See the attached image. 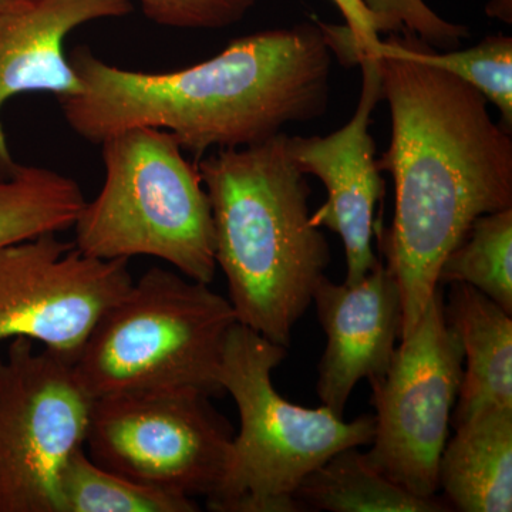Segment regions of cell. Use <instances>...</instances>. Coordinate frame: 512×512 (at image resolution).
I'll return each instance as SVG.
<instances>
[{
  "mask_svg": "<svg viewBox=\"0 0 512 512\" xmlns=\"http://www.w3.org/2000/svg\"><path fill=\"white\" fill-rule=\"evenodd\" d=\"M392 120L377 161L396 191L392 227L376 235L402 293L400 339L440 288L441 262L478 217L512 208L511 131L495 123L470 84L404 56L392 39L370 55Z\"/></svg>",
  "mask_w": 512,
  "mask_h": 512,
  "instance_id": "6da1fadb",
  "label": "cell"
},
{
  "mask_svg": "<svg viewBox=\"0 0 512 512\" xmlns=\"http://www.w3.org/2000/svg\"><path fill=\"white\" fill-rule=\"evenodd\" d=\"M80 92L60 99L64 119L90 143L130 128L168 131L200 158L254 146L329 106L332 50L318 22L242 36L173 72L113 66L79 46L69 56Z\"/></svg>",
  "mask_w": 512,
  "mask_h": 512,
  "instance_id": "7a4b0ae2",
  "label": "cell"
},
{
  "mask_svg": "<svg viewBox=\"0 0 512 512\" xmlns=\"http://www.w3.org/2000/svg\"><path fill=\"white\" fill-rule=\"evenodd\" d=\"M197 165L211 205L215 262L238 322L288 349L330 264L289 136L215 150Z\"/></svg>",
  "mask_w": 512,
  "mask_h": 512,
  "instance_id": "3957f363",
  "label": "cell"
},
{
  "mask_svg": "<svg viewBox=\"0 0 512 512\" xmlns=\"http://www.w3.org/2000/svg\"><path fill=\"white\" fill-rule=\"evenodd\" d=\"M285 356V348L242 323L229 330L221 384L237 404L239 431L208 510L301 512L293 495L303 478L339 451L372 443L375 416L345 421L328 407L306 409L284 399L272 373Z\"/></svg>",
  "mask_w": 512,
  "mask_h": 512,
  "instance_id": "277c9868",
  "label": "cell"
},
{
  "mask_svg": "<svg viewBox=\"0 0 512 512\" xmlns=\"http://www.w3.org/2000/svg\"><path fill=\"white\" fill-rule=\"evenodd\" d=\"M237 322L210 284L151 268L101 316L74 369L93 400L163 389L224 396L222 356Z\"/></svg>",
  "mask_w": 512,
  "mask_h": 512,
  "instance_id": "5b68a950",
  "label": "cell"
},
{
  "mask_svg": "<svg viewBox=\"0 0 512 512\" xmlns=\"http://www.w3.org/2000/svg\"><path fill=\"white\" fill-rule=\"evenodd\" d=\"M104 183L74 224V247L99 259L153 256L211 284L215 262L210 200L197 164L177 138L137 127L103 143Z\"/></svg>",
  "mask_w": 512,
  "mask_h": 512,
  "instance_id": "8992f818",
  "label": "cell"
},
{
  "mask_svg": "<svg viewBox=\"0 0 512 512\" xmlns=\"http://www.w3.org/2000/svg\"><path fill=\"white\" fill-rule=\"evenodd\" d=\"M211 399L194 389L143 390L94 399L87 453L136 483L210 500L227 471L235 436Z\"/></svg>",
  "mask_w": 512,
  "mask_h": 512,
  "instance_id": "52a82bcc",
  "label": "cell"
},
{
  "mask_svg": "<svg viewBox=\"0 0 512 512\" xmlns=\"http://www.w3.org/2000/svg\"><path fill=\"white\" fill-rule=\"evenodd\" d=\"M92 404L72 360L12 339L0 356V512H62L60 478L86 447Z\"/></svg>",
  "mask_w": 512,
  "mask_h": 512,
  "instance_id": "ba28073f",
  "label": "cell"
},
{
  "mask_svg": "<svg viewBox=\"0 0 512 512\" xmlns=\"http://www.w3.org/2000/svg\"><path fill=\"white\" fill-rule=\"evenodd\" d=\"M463 349L444 315L440 288L392 357L370 383L375 437L367 451L377 471L419 497H437L439 461L456 406Z\"/></svg>",
  "mask_w": 512,
  "mask_h": 512,
  "instance_id": "9c48e42d",
  "label": "cell"
},
{
  "mask_svg": "<svg viewBox=\"0 0 512 512\" xmlns=\"http://www.w3.org/2000/svg\"><path fill=\"white\" fill-rule=\"evenodd\" d=\"M131 284L126 259L93 258L57 234L0 248V342L30 339L74 362Z\"/></svg>",
  "mask_w": 512,
  "mask_h": 512,
  "instance_id": "30bf717a",
  "label": "cell"
},
{
  "mask_svg": "<svg viewBox=\"0 0 512 512\" xmlns=\"http://www.w3.org/2000/svg\"><path fill=\"white\" fill-rule=\"evenodd\" d=\"M357 64L362 67V90L349 123L329 136H289V151L299 170L318 177L328 191V200L312 222L342 238L348 285L362 281L379 262L373 251L375 210L384 194L370 134L373 111L383 100L382 80L373 57L362 56Z\"/></svg>",
  "mask_w": 512,
  "mask_h": 512,
  "instance_id": "8fae6325",
  "label": "cell"
},
{
  "mask_svg": "<svg viewBox=\"0 0 512 512\" xmlns=\"http://www.w3.org/2000/svg\"><path fill=\"white\" fill-rule=\"evenodd\" d=\"M326 348L319 363L322 406L345 417L350 394L360 380L386 375L402 333V293L382 262L355 285L320 279L313 291Z\"/></svg>",
  "mask_w": 512,
  "mask_h": 512,
  "instance_id": "7c38bea8",
  "label": "cell"
},
{
  "mask_svg": "<svg viewBox=\"0 0 512 512\" xmlns=\"http://www.w3.org/2000/svg\"><path fill=\"white\" fill-rule=\"evenodd\" d=\"M131 12L130 0H12L0 12V111L19 94L52 93L60 100L79 93L64 40L86 23ZM18 165L0 121V173Z\"/></svg>",
  "mask_w": 512,
  "mask_h": 512,
  "instance_id": "4fadbf2b",
  "label": "cell"
},
{
  "mask_svg": "<svg viewBox=\"0 0 512 512\" xmlns=\"http://www.w3.org/2000/svg\"><path fill=\"white\" fill-rule=\"evenodd\" d=\"M444 315L466 363L451 427L485 410L512 407L511 313L473 286L453 284Z\"/></svg>",
  "mask_w": 512,
  "mask_h": 512,
  "instance_id": "5bb4252c",
  "label": "cell"
},
{
  "mask_svg": "<svg viewBox=\"0 0 512 512\" xmlns=\"http://www.w3.org/2000/svg\"><path fill=\"white\" fill-rule=\"evenodd\" d=\"M439 461V490L451 511H512V407L454 427Z\"/></svg>",
  "mask_w": 512,
  "mask_h": 512,
  "instance_id": "9a60e30c",
  "label": "cell"
},
{
  "mask_svg": "<svg viewBox=\"0 0 512 512\" xmlns=\"http://www.w3.org/2000/svg\"><path fill=\"white\" fill-rule=\"evenodd\" d=\"M359 448L339 451L303 478L293 495L299 511H451L443 498L419 497L393 483L369 463Z\"/></svg>",
  "mask_w": 512,
  "mask_h": 512,
  "instance_id": "2e32d148",
  "label": "cell"
},
{
  "mask_svg": "<svg viewBox=\"0 0 512 512\" xmlns=\"http://www.w3.org/2000/svg\"><path fill=\"white\" fill-rule=\"evenodd\" d=\"M84 204L80 185L55 170L18 165L0 173V248L73 228Z\"/></svg>",
  "mask_w": 512,
  "mask_h": 512,
  "instance_id": "e0dca14e",
  "label": "cell"
},
{
  "mask_svg": "<svg viewBox=\"0 0 512 512\" xmlns=\"http://www.w3.org/2000/svg\"><path fill=\"white\" fill-rule=\"evenodd\" d=\"M437 281L473 286L512 315V208L478 217L441 262Z\"/></svg>",
  "mask_w": 512,
  "mask_h": 512,
  "instance_id": "ac0fdd59",
  "label": "cell"
},
{
  "mask_svg": "<svg viewBox=\"0 0 512 512\" xmlns=\"http://www.w3.org/2000/svg\"><path fill=\"white\" fill-rule=\"evenodd\" d=\"M62 512H197L194 498L147 487L76 451L60 478Z\"/></svg>",
  "mask_w": 512,
  "mask_h": 512,
  "instance_id": "d6986e66",
  "label": "cell"
},
{
  "mask_svg": "<svg viewBox=\"0 0 512 512\" xmlns=\"http://www.w3.org/2000/svg\"><path fill=\"white\" fill-rule=\"evenodd\" d=\"M394 46L404 56L443 70L478 90L500 111L505 130L512 128V37L493 35L468 49L437 52L419 37L392 33Z\"/></svg>",
  "mask_w": 512,
  "mask_h": 512,
  "instance_id": "ffe728a7",
  "label": "cell"
},
{
  "mask_svg": "<svg viewBox=\"0 0 512 512\" xmlns=\"http://www.w3.org/2000/svg\"><path fill=\"white\" fill-rule=\"evenodd\" d=\"M379 22L382 33H409L434 50L457 49L466 40L464 25L441 18L424 0H362Z\"/></svg>",
  "mask_w": 512,
  "mask_h": 512,
  "instance_id": "44dd1931",
  "label": "cell"
},
{
  "mask_svg": "<svg viewBox=\"0 0 512 512\" xmlns=\"http://www.w3.org/2000/svg\"><path fill=\"white\" fill-rule=\"evenodd\" d=\"M144 15L173 29L218 30L234 26L259 0H138Z\"/></svg>",
  "mask_w": 512,
  "mask_h": 512,
  "instance_id": "7402d4cb",
  "label": "cell"
},
{
  "mask_svg": "<svg viewBox=\"0 0 512 512\" xmlns=\"http://www.w3.org/2000/svg\"><path fill=\"white\" fill-rule=\"evenodd\" d=\"M343 18L345 26L328 25L318 22L323 36L333 53L338 55L340 62L352 66L360 57L369 55L380 43L379 22L373 13L366 8L362 0H332Z\"/></svg>",
  "mask_w": 512,
  "mask_h": 512,
  "instance_id": "603a6c76",
  "label": "cell"
},
{
  "mask_svg": "<svg viewBox=\"0 0 512 512\" xmlns=\"http://www.w3.org/2000/svg\"><path fill=\"white\" fill-rule=\"evenodd\" d=\"M485 12L490 18L501 20V22L512 23V0H490Z\"/></svg>",
  "mask_w": 512,
  "mask_h": 512,
  "instance_id": "cb8c5ba5",
  "label": "cell"
},
{
  "mask_svg": "<svg viewBox=\"0 0 512 512\" xmlns=\"http://www.w3.org/2000/svg\"><path fill=\"white\" fill-rule=\"evenodd\" d=\"M10 2H12V0H0V12H2L3 9L8 8Z\"/></svg>",
  "mask_w": 512,
  "mask_h": 512,
  "instance_id": "d4e9b609",
  "label": "cell"
}]
</instances>
